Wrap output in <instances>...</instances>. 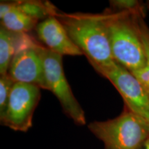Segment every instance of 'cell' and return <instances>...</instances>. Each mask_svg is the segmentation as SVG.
<instances>
[{
  "label": "cell",
  "instance_id": "6da1fadb",
  "mask_svg": "<svg viewBox=\"0 0 149 149\" xmlns=\"http://www.w3.org/2000/svg\"><path fill=\"white\" fill-rule=\"evenodd\" d=\"M55 16L93 67L107 66L114 62L110 44L107 13L68 14L57 11Z\"/></svg>",
  "mask_w": 149,
  "mask_h": 149
},
{
  "label": "cell",
  "instance_id": "7a4b0ae2",
  "mask_svg": "<svg viewBox=\"0 0 149 149\" xmlns=\"http://www.w3.org/2000/svg\"><path fill=\"white\" fill-rule=\"evenodd\" d=\"M107 13L110 44L114 60L130 72L144 69L146 57L139 31V19L141 15H144V10Z\"/></svg>",
  "mask_w": 149,
  "mask_h": 149
},
{
  "label": "cell",
  "instance_id": "3957f363",
  "mask_svg": "<svg viewBox=\"0 0 149 149\" xmlns=\"http://www.w3.org/2000/svg\"><path fill=\"white\" fill-rule=\"evenodd\" d=\"M88 128L104 143L105 149H140L149 138L145 120L126 106L118 117L92 122Z\"/></svg>",
  "mask_w": 149,
  "mask_h": 149
},
{
  "label": "cell",
  "instance_id": "277c9868",
  "mask_svg": "<svg viewBox=\"0 0 149 149\" xmlns=\"http://www.w3.org/2000/svg\"><path fill=\"white\" fill-rule=\"evenodd\" d=\"M37 51L44 65L47 90L55 95L66 114L76 124L84 125L86 122L84 111L74 97L65 76L62 55L38 44Z\"/></svg>",
  "mask_w": 149,
  "mask_h": 149
},
{
  "label": "cell",
  "instance_id": "5b68a950",
  "mask_svg": "<svg viewBox=\"0 0 149 149\" xmlns=\"http://www.w3.org/2000/svg\"><path fill=\"white\" fill-rule=\"evenodd\" d=\"M93 68L113 84L122 97L124 106L145 121L149 120L148 95L129 70L115 61L110 66Z\"/></svg>",
  "mask_w": 149,
  "mask_h": 149
},
{
  "label": "cell",
  "instance_id": "8992f818",
  "mask_svg": "<svg viewBox=\"0 0 149 149\" xmlns=\"http://www.w3.org/2000/svg\"><path fill=\"white\" fill-rule=\"evenodd\" d=\"M40 97V88L37 86L15 83L6 109L0 115L1 124L17 131H27L32 126L33 113Z\"/></svg>",
  "mask_w": 149,
  "mask_h": 149
},
{
  "label": "cell",
  "instance_id": "52a82bcc",
  "mask_svg": "<svg viewBox=\"0 0 149 149\" xmlns=\"http://www.w3.org/2000/svg\"><path fill=\"white\" fill-rule=\"evenodd\" d=\"M37 46L38 44L35 42L17 51L10 62L8 74L15 82L33 84L47 90L44 65Z\"/></svg>",
  "mask_w": 149,
  "mask_h": 149
},
{
  "label": "cell",
  "instance_id": "ba28073f",
  "mask_svg": "<svg viewBox=\"0 0 149 149\" xmlns=\"http://www.w3.org/2000/svg\"><path fill=\"white\" fill-rule=\"evenodd\" d=\"M37 36L45 47L61 55H82L81 50L72 42L64 26L55 15L37 24Z\"/></svg>",
  "mask_w": 149,
  "mask_h": 149
},
{
  "label": "cell",
  "instance_id": "9c48e42d",
  "mask_svg": "<svg viewBox=\"0 0 149 149\" xmlns=\"http://www.w3.org/2000/svg\"><path fill=\"white\" fill-rule=\"evenodd\" d=\"M22 33L10 32L1 26L0 29V74H8L10 62L19 46Z\"/></svg>",
  "mask_w": 149,
  "mask_h": 149
},
{
  "label": "cell",
  "instance_id": "30bf717a",
  "mask_svg": "<svg viewBox=\"0 0 149 149\" xmlns=\"http://www.w3.org/2000/svg\"><path fill=\"white\" fill-rule=\"evenodd\" d=\"M37 22L17 8L15 1L10 11L1 19V26L10 32L26 33L37 26Z\"/></svg>",
  "mask_w": 149,
  "mask_h": 149
},
{
  "label": "cell",
  "instance_id": "8fae6325",
  "mask_svg": "<svg viewBox=\"0 0 149 149\" xmlns=\"http://www.w3.org/2000/svg\"><path fill=\"white\" fill-rule=\"evenodd\" d=\"M15 3L19 10L37 22L55 15L58 11L53 4L46 1H15Z\"/></svg>",
  "mask_w": 149,
  "mask_h": 149
},
{
  "label": "cell",
  "instance_id": "7c38bea8",
  "mask_svg": "<svg viewBox=\"0 0 149 149\" xmlns=\"http://www.w3.org/2000/svg\"><path fill=\"white\" fill-rule=\"evenodd\" d=\"M144 15H141L139 19V31L141 40L145 50L146 57V64L144 69L131 72L139 80L141 86L149 96V28L144 22Z\"/></svg>",
  "mask_w": 149,
  "mask_h": 149
},
{
  "label": "cell",
  "instance_id": "4fadbf2b",
  "mask_svg": "<svg viewBox=\"0 0 149 149\" xmlns=\"http://www.w3.org/2000/svg\"><path fill=\"white\" fill-rule=\"evenodd\" d=\"M15 81L8 74L1 75L0 77V115L4 113Z\"/></svg>",
  "mask_w": 149,
  "mask_h": 149
},
{
  "label": "cell",
  "instance_id": "5bb4252c",
  "mask_svg": "<svg viewBox=\"0 0 149 149\" xmlns=\"http://www.w3.org/2000/svg\"><path fill=\"white\" fill-rule=\"evenodd\" d=\"M110 2L112 8H114L116 12L138 11L145 9L140 1L135 0H114Z\"/></svg>",
  "mask_w": 149,
  "mask_h": 149
},
{
  "label": "cell",
  "instance_id": "9a60e30c",
  "mask_svg": "<svg viewBox=\"0 0 149 149\" xmlns=\"http://www.w3.org/2000/svg\"><path fill=\"white\" fill-rule=\"evenodd\" d=\"M14 6V1L13 2H1L0 4V19L3 18Z\"/></svg>",
  "mask_w": 149,
  "mask_h": 149
},
{
  "label": "cell",
  "instance_id": "2e32d148",
  "mask_svg": "<svg viewBox=\"0 0 149 149\" xmlns=\"http://www.w3.org/2000/svg\"><path fill=\"white\" fill-rule=\"evenodd\" d=\"M144 148V149H149V138L147 139V140L146 141V142H145Z\"/></svg>",
  "mask_w": 149,
  "mask_h": 149
},
{
  "label": "cell",
  "instance_id": "e0dca14e",
  "mask_svg": "<svg viewBox=\"0 0 149 149\" xmlns=\"http://www.w3.org/2000/svg\"><path fill=\"white\" fill-rule=\"evenodd\" d=\"M146 123V125H147V128H148V133H149V120L145 121Z\"/></svg>",
  "mask_w": 149,
  "mask_h": 149
}]
</instances>
